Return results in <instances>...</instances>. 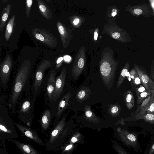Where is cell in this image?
<instances>
[{
	"label": "cell",
	"instance_id": "cell-1",
	"mask_svg": "<svg viewBox=\"0 0 154 154\" xmlns=\"http://www.w3.org/2000/svg\"><path fill=\"white\" fill-rule=\"evenodd\" d=\"M118 63L109 53L104 54L100 64V73L105 85L108 88L112 87Z\"/></svg>",
	"mask_w": 154,
	"mask_h": 154
},
{
	"label": "cell",
	"instance_id": "cell-2",
	"mask_svg": "<svg viewBox=\"0 0 154 154\" xmlns=\"http://www.w3.org/2000/svg\"><path fill=\"white\" fill-rule=\"evenodd\" d=\"M14 63L10 57L0 62V91H6L11 83V74Z\"/></svg>",
	"mask_w": 154,
	"mask_h": 154
},
{
	"label": "cell",
	"instance_id": "cell-3",
	"mask_svg": "<svg viewBox=\"0 0 154 154\" xmlns=\"http://www.w3.org/2000/svg\"><path fill=\"white\" fill-rule=\"evenodd\" d=\"M35 99H31L30 95L21 99L18 103L17 114L19 119L22 121L30 124L33 115Z\"/></svg>",
	"mask_w": 154,
	"mask_h": 154
},
{
	"label": "cell",
	"instance_id": "cell-4",
	"mask_svg": "<svg viewBox=\"0 0 154 154\" xmlns=\"http://www.w3.org/2000/svg\"><path fill=\"white\" fill-rule=\"evenodd\" d=\"M74 125L72 121L66 123L64 129L56 140L53 143L47 151H57L65 143L73 131Z\"/></svg>",
	"mask_w": 154,
	"mask_h": 154
},
{
	"label": "cell",
	"instance_id": "cell-5",
	"mask_svg": "<svg viewBox=\"0 0 154 154\" xmlns=\"http://www.w3.org/2000/svg\"><path fill=\"white\" fill-rule=\"evenodd\" d=\"M51 66L50 62L44 61L38 67L34 76L33 85L32 88L34 93L36 92L41 85L45 70Z\"/></svg>",
	"mask_w": 154,
	"mask_h": 154
},
{
	"label": "cell",
	"instance_id": "cell-6",
	"mask_svg": "<svg viewBox=\"0 0 154 154\" xmlns=\"http://www.w3.org/2000/svg\"><path fill=\"white\" fill-rule=\"evenodd\" d=\"M69 111V110L68 111L65 116L62 117L51 131L49 139L45 145L47 151L63 131L66 124V119Z\"/></svg>",
	"mask_w": 154,
	"mask_h": 154
},
{
	"label": "cell",
	"instance_id": "cell-7",
	"mask_svg": "<svg viewBox=\"0 0 154 154\" xmlns=\"http://www.w3.org/2000/svg\"><path fill=\"white\" fill-rule=\"evenodd\" d=\"M117 131L121 139L126 145L134 148L139 144L136 136L134 133L119 128H117Z\"/></svg>",
	"mask_w": 154,
	"mask_h": 154
},
{
	"label": "cell",
	"instance_id": "cell-8",
	"mask_svg": "<svg viewBox=\"0 0 154 154\" xmlns=\"http://www.w3.org/2000/svg\"><path fill=\"white\" fill-rule=\"evenodd\" d=\"M66 71L65 68L62 70L59 75L55 80L54 91L52 100H56L60 95L65 84Z\"/></svg>",
	"mask_w": 154,
	"mask_h": 154
},
{
	"label": "cell",
	"instance_id": "cell-9",
	"mask_svg": "<svg viewBox=\"0 0 154 154\" xmlns=\"http://www.w3.org/2000/svg\"><path fill=\"white\" fill-rule=\"evenodd\" d=\"M14 124L26 137L39 145L43 147L45 146L43 141L35 131L23 125L15 122H14Z\"/></svg>",
	"mask_w": 154,
	"mask_h": 154
},
{
	"label": "cell",
	"instance_id": "cell-10",
	"mask_svg": "<svg viewBox=\"0 0 154 154\" xmlns=\"http://www.w3.org/2000/svg\"><path fill=\"white\" fill-rule=\"evenodd\" d=\"M134 66L143 86L146 90L147 91L154 90V82L147 73L138 66L134 65Z\"/></svg>",
	"mask_w": 154,
	"mask_h": 154
},
{
	"label": "cell",
	"instance_id": "cell-11",
	"mask_svg": "<svg viewBox=\"0 0 154 154\" xmlns=\"http://www.w3.org/2000/svg\"><path fill=\"white\" fill-rule=\"evenodd\" d=\"M71 97L70 92H68L63 97L58 105L57 115L54 120L53 124L57 125L59 121L61 116L68 106V102Z\"/></svg>",
	"mask_w": 154,
	"mask_h": 154
},
{
	"label": "cell",
	"instance_id": "cell-12",
	"mask_svg": "<svg viewBox=\"0 0 154 154\" xmlns=\"http://www.w3.org/2000/svg\"><path fill=\"white\" fill-rule=\"evenodd\" d=\"M85 60L84 57H80L76 60L73 66L72 75L75 79H77L80 75L84 69Z\"/></svg>",
	"mask_w": 154,
	"mask_h": 154
},
{
	"label": "cell",
	"instance_id": "cell-13",
	"mask_svg": "<svg viewBox=\"0 0 154 154\" xmlns=\"http://www.w3.org/2000/svg\"><path fill=\"white\" fill-rule=\"evenodd\" d=\"M85 136L78 130H74L69 137L66 142L69 143H79L83 144L84 143Z\"/></svg>",
	"mask_w": 154,
	"mask_h": 154
},
{
	"label": "cell",
	"instance_id": "cell-14",
	"mask_svg": "<svg viewBox=\"0 0 154 154\" xmlns=\"http://www.w3.org/2000/svg\"><path fill=\"white\" fill-rule=\"evenodd\" d=\"M84 117L88 122L95 124H98L100 121L91 110V106L85 105L84 108Z\"/></svg>",
	"mask_w": 154,
	"mask_h": 154
},
{
	"label": "cell",
	"instance_id": "cell-15",
	"mask_svg": "<svg viewBox=\"0 0 154 154\" xmlns=\"http://www.w3.org/2000/svg\"><path fill=\"white\" fill-rule=\"evenodd\" d=\"M55 71H52L48 79L47 87V94L50 100H52V99L55 86Z\"/></svg>",
	"mask_w": 154,
	"mask_h": 154
},
{
	"label": "cell",
	"instance_id": "cell-16",
	"mask_svg": "<svg viewBox=\"0 0 154 154\" xmlns=\"http://www.w3.org/2000/svg\"><path fill=\"white\" fill-rule=\"evenodd\" d=\"M12 141L25 154H40L35 149L29 145L21 143L13 140H12Z\"/></svg>",
	"mask_w": 154,
	"mask_h": 154
},
{
	"label": "cell",
	"instance_id": "cell-17",
	"mask_svg": "<svg viewBox=\"0 0 154 154\" xmlns=\"http://www.w3.org/2000/svg\"><path fill=\"white\" fill-rule=\"evenodd\" d=\"M51 119L50 112L48 109H47L43 113L41 118V127L43 132L48 129L50 122Z\"/></svg>",
	"mask_w": 154,
	"mask_h": 154
},
{
	"label": "cell",
	"instance_id": "cell-18",
	"mask_svg": "<svg viewBox=\"0 0 154 154\" xmlns=\"http://www.w3.org/2000/svg\"><path fill=\"white\" fill-rule=\"evenodd\" d=\"M124 100L125 105L129 110H131L134 105V100L133 93L128 90L124 94Z\"/></svg>",
	"mask_w": 154,
	"mask_h": 154
},
{
	"label": "cell",
	"instance_id": "cell-19",
	"mask_svg": "<svg viewBox=\"0 0 154 154\" xmlns=\"http://www.w3.org/2000/svg\"><path fill=\"white\" fill-rule=\"evenodd\" d=\"M78 146L76 143L72 144L65 142L60 148L59 150H61V153L62 154H72Z\"/></svg>",
	"mask_w": 154,
	"mask_h": 154
},
{
	"label": "cell",
	"instance_id": "cell-20",
	"mask_svg": "<svg viewBox=\"0 0 154 154\" xmlns=\"http://www.w3.org/2000/svg\"><path fill=\"white\" fill-rule=\"evenodd\" d=\"M154 114L148 113L146 112L140 111L137 112L136 119H143L146 122L151 124L154 123Z\"/></svg>",
	"mask_w": 154,
	"mask_h": 154
},
{
	"label": "cell",
	"instance_id": "cell-21",
	"mask_svg": "<svg viewBox=\"0 0 154 154\" xmlns=\"http://www.w3.org/2000/svg\"><path fill=\"white\" fill-rule=\"evenodd\" d=\"M129 68V64L127 62L126 63L120 73L117 83L116 88L117 89H118L120 87L122 84L125 81Z\"/></svg>",
	"mask_w": 154,
	"mask_h": 154
},
{
	"label": "cell",
	"instance_id": "cell-22",
	"mask_svg": "<svg viewBox=\"0 0 154 154\" xmlns=\"http://www.w3.org/2000/svg\"><path fill=\"white\" fill-rule=\"evenodd\" d=\"M121 109L120 105L117 103L109 105L108 107L107 111L111 116L116 117L119 115Z\"/></svg>",
	"mask_w": 154,
	"mask_h": 154
},
{
	"label": "cell",
	"instance_id": "cell-23",
	"mask_svg": "<svg viewBox=\"0 0 154 154\" xmlns=\"http://www.w3.org/2000/svg\"><path fill=\"white\" fill-rule=\"evenodd\" d=\"M15 19V16L13 15L7 25L5 33V37L7 41L8 40L12 32Z\"/></svg>",
	"mask_w": 154,
	"mask_h": 154
},
{
	"label": "cell",
	"instance_id": "cell-24",
	"mask_svg": "<svg viewBox=\"0 0 154 154\" xmlns=\"http://www.w3.org/2000/svg\"><path fill=\"white\" fill-rule=\"evenodd\" d=\"M11 11V5H8L3 10L0 22V29H3L8 19Z\"/></svg>",
	"mask_w": 154,
	"mask_h": 154
},
{
	"label": "cell",
	"instance_id": "cell-25",
	"mask_svg": "<svg viewBox=\"0 0 154 154\" xmlns=\"http://www.w3.org/2000/svg\"><path fill=\"white\" fill-rule=\"evenodd\" d=\"M91 93V90L88 88L84 87L78 93L77 97L79 100H85L88 97Z\"/></svg>",
	"mask_w": 154,
	"mask_h": 154
},
{
	"label": "cell",
	"instance_id": "cell-26",
	"mask_svg": "<svg viewBox=\"0 0 154 154\" xmlns=\"http://www.w3.org/2000/svg\"><path fill=\"white\" fill-rule=\"evenodd\" d=\"M154 90L149 91H146L145 92H142L137 96V104L138 106L143 101L147 98L151 94L152 92Z\"/></svg>",
	"mask_w": 154,
	"mask_h": 154
},
{
	"label": "cell",
	"instance_id": "cell-27",
	"mask_svg": "<svg viewBox=\"0 0 154 154\" xmlns=\"http://www.w3.org/2000/svg\"><path fill=\"white\" fill-rule=\"evenodd\" d=\"M112 143V147L118 154H129L119 143L111 140Z\"/></svg>",
	"mask_w": 154,
	"mask_h": 154
},
{
	"label": "cell",
	"instance_id": "cell-28",
	"mask_svg": "<svg viewBox=\"0 0 154 154\" xmlns=\"http://www.w3.org/2000/svg\"><path fill=\"white\" fill-rule=\"evenodd\" d=\"M132 90L135 92L137 96L140 93L147 91L144 87L141 85H140V86H139Z\"/></svg>",
	"mask_w": 154,
	"mask_h": 154
},
{
	"label": "cell",
	"instance_id": "cell-29",
	"mask_svg": "<svg viewBox=\"0 0 154 154\" xmlns=\"http://www.w3.org/2000/svg\"><path fill=\"white\" fill-rule=\"evenodd\" d=\"M154 143L153 139L152 141L149 146V148L146 152L145 154H154Z\"/></svg>",
	"mask_w": 154,
	"mask_h": 154
},
{
	"label": "cell",
	"instance_id": "cell-30",
	"mask_svg": "<svg viewBox=\"0 0 154 154\" xmlns=\"http://www.w3.org/2000/svg\"><path fill=\"white\" fill-rule=\"evenodd\" d=\"M32 0H27L26 1V8L27 14H29L30 8L32 4Z\"/></svg>",
	"mask_w": 154,
	"mask_h": 154
},
{
	"label": "cell",
	"instance_id": "cell-31",
	"mask_svg": "<svg viewBox=\"0 0 154 154\" xmlns=\"http://www.w3.org/2000/svg\"><path fill=\"white\" fill-rule=\"evenodd\" d=\"M58 31L60 34L63 36L65 34V30L63 26L61 25H59L58 26Z\"/></svg>",
	"mask_w": 154,
	"mask_h": 154
},
{
	"label": "cell",
	"instance_id": "cell-32",
	"mask_svg": "<svg viewBox=\"0 0 154 154\" xmlns=\"http://www.w3.org/2000/svg\"><path fill=\"white\" fill-rule=\"evenodd\" d=\"M35 36L36 38L38 40L41 41H44L45 40V38L43 35L38 33H36L35 34Z\"/></svg>",
	"mask_w": 154,
	"mask_h": 154
},
{
	"label": "cell",
	"instance_id": "cell-33",
	"mask_svg": "<svg viewBox=\"0 0 154 154\" xmlns=\"http://www.w3.org/2000/svg\"><path fill=\"white\" fill-rule=\"evenodd\" d=\"M39 8L40 11L43 13H45L47 10L46 7L42 4L39 5Z\"/></svg>",
	"mask_w": 154,
	"mask_h": 154
},
{
	"label": "cell",
	"instance_id": "cell-34",
	"mask_svg": "<svg viewBox=\"0 0 154 154\" xmlns=\"http://www.w3.org/2000/svg\"><path fill=\"white\" fill-rule=\"evenodd\" d=\"M63 59V58L62 57H60L57 59L56 62L57 64L56 66L58 68L60 66L62 63L61 62H62Z\"/></svg>",
	"mask_w": 154,
	"mask_h": 154
},
{
	"label": "cell",
	"instance_id": "cell-35",
	"mask_svg": "<svg viewBox=\"0 0 154 154\" xmlns=\"http://www.w3.org/2000/svg\"><path fill=\"white\" fill-rule=\"evenodd\" d=\"M112 36L113 38L118 39L120 37V34L118 32H115L112 34Z\"/></svg>",
	"mask_w": 154,
	"mask_h": 154
},
{
	"label": "cell",
	"instance_id": "cell-36",
	"mask_svg": "<svg viewBox=\"0 0 154 154\" xmlns=\"http://www.w3.org/2000/svg\"><path fill=\"white\" fill-rule=\"evenodd\" d=\"M134 13L137 15H140L143 13L142 10L139 8H136L134 9L133 11Z\"/></svg>",
	"mask_w": 154,
	"mask_h": 154
},
{
	"label": "cell",
	"instance_id": "cell-37",
	"mask_svg": "<svg viewBox=\"0 0 154 154\" xmlns=\"http://www.w3.org/2000/svg\"><path fill=\"white\" fill-rule=\"evenodd\" d=\"M98 30L97 29H96L94 33V40H97L98 36Z\"/></svg>",
	"mask_w": 154,
	"mask_h": 154
},
{
	"label": "cell",
	"instance_id": "cell-38",
	"mask_svg": "<svg viewBox=\"0 0 154 154\" xmlns=\"http://www.w3.org/2000/svg\"><path fill=\"white\" fill-rule=\"evenodd\" d=\"M118 11L116 9H113L112 11V15L113 17H114L116 16L117 14Z\"/></svg>",
	"mask_w": 154,
	"mask_h": 154
},
{
	"label": "cell",
	"instance_id": "cell-39",
	"mask_svg": "<svg viewBox=\"0 0 154 154\" xmlns=\"http://www.w3.org/2000/svg\"><path fill=\"white\" fill-rule=\"evenodd\" d=\"M64 59L66 61H69L71 60V57L69 55H66L64 57Z\"/></svg>",
	"mask_w": 154,
	"mask_h": 154
},
{
	"label": "cell",
	"instance_id": "cell-40",
	"mask_svg": "<svg viewBox=\"0 0 154 154\" xmlns=\"http://www.w3.org/2000/svg\"><path fill=\"white\" fill-rule=\"evenodd\" d=\"M79 22V18H76L73 21V23L75 25H77Z\"/></svg>",
	"mask_w": 154,
	"mask_h": 154
},
{
	"label": "cell",
	"instance_id": "cell-41",
	"mask_svg": "<svg viewBox=\"0 0 154 154\" xmlns=\"http://www.w3.org/2000/svg\"><path fill=\"white\" fill-rule=\"evenodd\" d=\"M151 1V2H151V6H152V7L153 10V9H154V0H153L152 2V1Z\"/></svg>",
	"mask_w": 154,
	"mask_h": 154
}]
</instances>
